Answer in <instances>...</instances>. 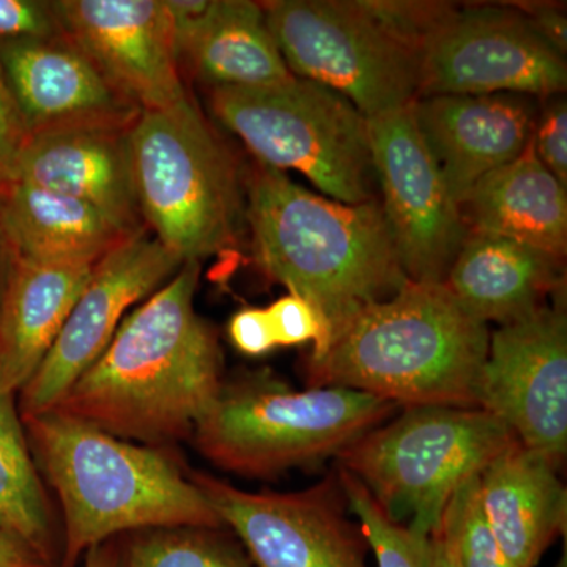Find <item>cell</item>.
I'll use <instances>...</instances> for the list:
<instances>
[{
  "label": "cell",
  "mask_w": 567,
  "mask_h": 567,
  "mask_svg": "<svg viewBox=\"0 0 567 567\" xmlns=\"http://www.w3.org/2000/svg\"><path fill=\"white\" fill-rule=\"evenodd\" d=\"M199 276L183 264L51 410L141 445L192 439L224 385L218 339L194 306Z\"/></svg>",
  "instance_id": "obj_1"
},
{
  "label": "cell",
  "mask_w": 567,
  "mask_h": 567,
  "mask_svg": "<svg viewBox=\"0 0 567 567\" xmlns=\"http://www.w3.org/2000/svg\"><path fill=\"white\" fill-rule=\"evenodd\" d=\"M244 188L256 264L322 320L324 342L311 354L358 312L410 281L379 200L354 205L317 196L257 162L244 174Z\"/></svg>",
  "instance_id": "obj_2"
},
{
  "label": "cell",
  "mask_w": 567,
  "mask_h": 567,
  "mask_svg": "<svg viewBox=\"0 0 567 567\" xmlns=\"http://www.w3.org/2000/svg\"><path fill=\"white\" fill-rule=\"evenodd\" d=\"M488 342V324L466 312L445 284L406 281L309 354L308 385L360 391L399 409H477Z\"/></svg>",
  "instance_id": "obj_3"
},
{
  "label": "cell",
  "mask_w": 567,
  "mask_h": 567,
  "mask_svg": "<svg viewBox=\"0 0 567 567\" xmlns=\"http://www.w3.org/2000/svg\"><path fill=\"white\" fill-rule=\"evenodd\" d=\"M22 420L37 468L62 506L63 567L126 532L224 527L192 476L163 451L55 410Z\"/></svg>",
  "instance_id": "obj_4"
},
{
  "label": "cell",
  "mask_w": 567,
  "mask_h": 567,
  "mask_svg": "<svg viewBox=\"0 0 567 567\" xmlns=\"http://www.w3.org/2000/svg\"><path fill=\"white\" fill-rule=\"evenodd\" d=\"M137 207L145 229L182 264L237 245L244 173L196 103L142 111L130 130Z\"/></svg>",
  "instance_id": "obj_5"
},
{
  "label": "cell",
  "mask_w": 567,
  "mask_h": 567,
  "mask_svg": "<svg viewBox=\"0 0 567 567\" xmlns=\"http://www.w3.org/2000/svg\"><path fill=\"white\" fill-rule=\"evenodd\" d=\"M399 406L334 386L292 390L274 375L224 382L194 429L196 450L224 472L270 480L323 464L393 417Z\"/></svg>",
  "instance_id": "obj_6"
},
{
  "label": "cell",
  "mask_w": 567,
  "mask_h": 567,
  "mask_svg": "<svg viewBox=\"0 0 567 567\" xmlns=\"http://www.w3.org/2000/svg\"><path fill=\"white\" fill-rule=\"evenodd\" d=\"M516 440L481 409L405 406L346 447L336 466L395 524L432 536L451 496Z\"/></svg>",
  "instance_id": "obj_7"
},
{
  "label": "cell",
  "mask_w": 567,
  "mask_h": 567,
  "mask_svg": "<svg viewBox=\"0 0 567 567\" xmlns=\"http://www.w3.org/2000/svg\"><path fill=\"white\" fill-rule=\"evenodd\" d=\"M210 104L257 163L297 171L338 203L377 200L369 118L341 93L292 76L264 87L212 89Z\"/></svg>",
  "instance_id": "obj_8"
},
{
  "label": "cell",
  "mask_w": 567,
  "mask_h": 567,
  "mask_svg": "<svg viewBox=\"0 0 567 567\" xmlns=\"http://www.w3.org/2000/svg\"><path fill=\"white\" fill-rule=\"evenodd\" d=\"M290 73L350 100L365 117L417 99L420 54L383 31L357 0L262 3Z\"/></svg>",
  "instance_id": "obj_9"
},
{
  "label": "cell",
  "mask_w": 567,
  "mask_h": 567,
  "mask_svg": "<svg viewBox=\"0 0 567 567\" xmlns=\"http://www.w3.org/2000/svg\"><path fill=\"white\" fill-rule=\"evenodd\" d=\"M192 480L254 567H369L371 551L338 470L297 492H249L197 473Z\"/></svg>",
  "instance_id": "obj_10"
},
{
  "label": "cell",
  "mask_w": 567,
  "mask_h": 567,
  "mask_svg": "<svg viewBox=\"0 0 567 567\" xmlns=\"http://www.w3.org/2000/svg\"><path fill=\"white\" fill-rule=\"evenodd\" d=\"M566 55L516 7L454 9L420 58L417 99L435 95H561Z\"/></svg>",
  "instance_id": "obj_11"
},
{
  "label": "cell",
  "mask_w": 567,
  "mask_h": 567,
  "mask_svg": "<svg viewBox=\"0 0 567 567\" xmlns=\"http://www.w3.org/2000/svg\"><path fill=\"white\" fill-rule=\"evenodd\" d=\"M476 405L507 425L522 445L561 470L567 454L565 293L491 334Z\"/></svg>",
  "instance_id": "obj_12"
},
{
  "label": "cell",
  "mask_w": 567,
  "mask_h": 567,
  "mask_svg": "<svg viewBox=\"0 0 567 567\" xmlns=\"http://www.w3.org/2000/svg\"><path fill=\"white\" fill-rule=\"evenodd\" d=\"M412 104L369 118L377 185L406 278L443 284L468 229L425 147Z\"/></svg>",
  "instance_id": "obj_13"
},
{
  "label": "cell",
  "mask_w": 567,
  "mask_h": 567,
  "mask_svg": "<svg viewBox=\"0 0 567 567\" xmlns=\"http://www.w3.org/2000/svg\"><path fill=\"white\" fill-rule=\"evenodd\" d=\"M147 233L134 235L95 264L50 352L21 390L22 417L58 404L110 346L126 312L181 270V259Z\"/></svg>",
  "instance_id": "obj_14"
},
{
  "label": "cell",
  "mask_w": 567,
  "mask_h": 567,
  "mask_svg": "<svg viewBox=\"0 0 567 567\" xmlns=\"http://www.w3.org/2000/svg\"><path fill=\"white\" fill-rule=\"evenodd\" d=\"M63 33L141 111L188 96L166 0H55Z\"/></svg>",
  "instance_id": "obj_15"
},
{
  "label": "cell",
  "mask_w": 567,
  "mask_h": 567,
  "mask_svg": "<svg viewBox=\"0 0 567 567\" xmlns=\"http://www.w3.org/2000/svg\"><path fill=\"white\" fill-rule=\"evenodd\" d=\"M0 65L31 134L74 126H130L141 115L140 107L65 33L0 44Z\"/></svg>",
  "instance_id": "obj_16"
},
{
  "label": "cell",
  "mask_w": 567,
  "mask_h": 567,
  "mask_svg": "<svg viewBox=\"0 0 567 567\" xmlns=\"http://www.w3.org/2000/svg\"><path fill=\"white\" fill-rule=\"evenodd\" d=\"M417 130L461 205L481 178L514 162L532 140L535 103L524 95H435L412 104Z\"/></svg>",
  "instance_id": "obj_17"
},
{
  "label": "cell",
  "mask_w": 567,
  "mask_h": 567,
  "mask_svg": "<svg viewBox=\"0 0 567 567\" xmlns=\"http://www.w3.org/2000/svg\"><path fill=\"white\" fill-rule=\"evenodd\" d=\"M132 126H74L31 134L13 182L82 200L128 233H144L134 189Z\"/></svg>",
  "instance_id": "obj_18"
},
{
  "label": "cell",
  "mask_w": 567,
  "mask_h": 567,
  "mask_svg": "<svg viewBox=\"0 0 567 567\" xmlns=\"http://www.w3.org/2000/svg\"><path fill=\"white\" fill-rule=\"evenodd\" d=\"M178 58L212 89L279 84L293 76L271 35L262 3L166 0Z\"/></svg>",
  "instance_id": "obj_19"
},
{
  "label": "cell",
  "mask_w": 567,
  "mask_h": 567,
  "mask_svg": "<svg viewBox=\"0 0 567 567\" xmlns=\"http://www.w3.org/2000/svg\"><path fill=\"white\" fill-rule=\"evenodd\" d=\"M558 473L516 439L477 475L484 517L511 567H536L566 535L567 491Z\"/></svg>",
  "instance_id": "obj_20"
},
{
  "label": "cell",
  "mask_w": 567,
  "mask_h": 567,
  "mask_svg": "<svg viewBox=\"0 0 567 567\" xmlns=\"http://www.w3.org/2000/svg\"><path fill=\"white\" fill-rule=\"evenodd\" d=\"M561 260L527 245L468 233L445 287L481 322H517L565 293Z\"/></svg>",
  "instance_id": "obj_21"
},
{
  "label": "cell",
  "mask_w": 567,
  "mask_h": 567,
  "mask_svg": "<svg viewBox=\"0 0 567 567\" xmlns=\"http://www.w3.org/2000/svg\"><path fill=\"white\" fill-rule=\"evenodd\" d=\"M93 267L13 257L0 290V388L17 393L32 379Z\"/></svg>",
  "instance_id": "obj_22"
},
{
  "label": "cell",
  "mask_w": 567,
  "mask_h": 567,
  "mask_svg": "<svg viewBox=\"0 0 567 567\" xmlns=\"http://www.w3.org/2000/svg\"><path fill=\"white\" fill-rule=\"evenodd\" d=\"M458 208L468 233L507 238L565 259L567 186L539 162L532 141L514 162L481 178Z\"/></svg>",
  "instance_id": "obj_23"
},
{
  "label": "cell",
  "mask_w": 567,
  "mask_h": 567,
  "mask_svg": "<svg viewBox=\"0 0 567 567\" xmlns=\"http://www.w3.org/2000/svg\"><path fill=\"white\" fill-rule=\"evenodd\" d=\"M0 196L14 256L32 262L95 265L137 235L92 205L29 183L11 182Z\"/></svg>",
  "instance_id": "obj_24"
},
{
  "label": "cell",
  "mask_w": 567,
  "mask_h": 567,
  "mask_svg": "<svg viewBox=\"0 0 567 567\" xmlns=\"http://www.w3.org/2000/svg\"><path fill=\"white\" fill-rule=\"evenodd\" d=\"M14 394L0 388V532L52 563L50 507Z\"/></svg>",
  "instance_id": "obj_25"
},
{
  "label": "cell",
  "mask_w": 567,
  "mask_h": 567,
  "mask_svg": "<svg viewBox=\"0 0 567 567\" xmlns=\"http://www.w3.org/2000/svg\"><path fill=\"white\" fill-rule=\"evenodd\" d=\"M121 567H254L218 529H152L121 555Z\"/></svg>",
  "instance_id": "obj_26"
},
{
  "label": "cell",
  "mask_w": 567,
  "mask_h": 567,
  "mask_svg": "<svg viewBox=\"0 0 567 567\" xmlns=\"http://www.w3.org/2000/svg\"><path fill=\"white\" fill-rule=\"evenodd\" d=\"M338 470L350 511L374 551L377 567H432L431 536L395 524L377 505L360 481Z\"/></svg>",
  "instance_id": "obj_27"
},
{
  "label": "cell",
  "mask_w": 567,
  "mask_h": 567,
  "mask_svg": "<svg viewBox=\"0 0 567 567\" xmlns=\"http://www.w3.org/2000/svg\"><path fill=\"white\" fill-rule=\"evenodd\" d=\"M434 535L458 567H511L484 517L477 476L466 480L451 496Z\"/></svg>",
  "instance_id": "obj_28"
},
{
  "label": "cell",
  "mask_w": 567,
  "mask_h": 567,
  "mask_svg": "<svg viewBox=\"0 0 567 567\" xmlns=\"http://www.w3.org/2000/svg\"><path fill=\"white\" fill-rule=\"evenodd\" d=\"M360 9L393 39L417 54L432 33L456 7L445 2H401V0H357Z\"/></svg>",
  "instance_id": "obj_29"
},
{
  "label": "cell",
  "mask_w": 567,
  "mask_h": 567,
  "mask_svg": "<svg viewBox=\"0 0 567 567\" xmlns=\"http://www.w3.org/2000/svg\"><path fill=\"white\" fill-rule=\"evenodd\" d=\"M62 35L54 2L0 0V44L50 40Z\"/></svg>",
  "instance_id": "obj_30"
},
{
  "label": "cell",
  "mask_w": 567,
  "mask_h": 567,
  "mask_svg": "<svg viewBox=\"0 0 567 567\" xmlns=\"http://www.w3.org/2000/svg\"><path fill=\"white\" fill-rule=\"evenodd\" d=\"M278 347L312 342V352L322 349L324 327L316 309L295 293H287L267 308Z\"/></svg>",
  "instance_id": "obj_31"
},
{
  "label": "cell",
  "mask_w": 567,
  "mask_h": 567,
  "mask_svg": "<svg viewBox=\"0 0 567 567\" xmlns=\"http://www.w3.org/2000/svg\"><path fill=\"white\" fill-rule=\"evenodd\" d=\"M532 145L539 162L567 186V104L565 96H550V102L536 114Z\"/></svg>",
  "instance_id": "obj_32"
},
{
  "label": "cell",
  "mask_w": 567,
  "mask_h": 567,
  "mask_svg": "<svg viewBox=\"0 0 567 567\" xmlns=\"http://www.w3.org/2000/svg\"><path fill=\"white\" fill-rule=\"evenodd\" d=\"M31 133L0 65V189L13 182Z\"/></svg>",
  "instance_id": "obj_33"
},
{
  "label": "cell",
  "mask_w": 567,
  "mask_h": 567,
  "mask_svg": "<svg viewBox=\"0 0 567 567\" xmlns=\"http://www.w3.org/2000/svg\"><path fill=\"white\" fill-rule=\"evenodd\" d=\"M233 344L248 357H262L276 349L274 327L267 308H244L229 322Z\"/></svg>",
  "instance_id": "obj_34"
},
{
  "label": "cell",
  "mask_w": 567,
  "mask_h": 567,
  "mask_svg": "<svg viewBox=\"0 0 567 567\" xmlns=\"http://www.w3.org/2000/svg\"><path fill=\"white\" fill-rule=\"evenodd\" d=\"M527 18L533 29L555 48L559 54L567 51V18L565 7L554 2H518L511 3Z\"/></svg>",
  "instance_id": "obj_35"
},
{
  "label": "cell",
  "mask_w": 567,
  "mask_h": 567,
  "mask_svg": "<svg viewBox=\"0 0 567 567\" xmlns=\"http://www.w3.org/2000/svg\"><path fill=\"white\" fill-rule=\"evenodd\" d=\"M0 567H52V563L18 537L0 532Z\"/></svg>",
  "instance_id": "obj_36"
},
{
  "label": "cell",
  "mask_w": 567,
  "mask_h": 567,
  "mask_svg": "<svg viewBox=\"0 0 567 567\" xmlns=\"http://www.w3.org/2000/svg\"><path fill=\"white\" fill-rule=\"evenodd\" d=\"M84 567H121V554L112 544L104 543L85 554Z\"/></svg>",
  "instance_id": "obj_37"
},
{
  "label": "cell",
  "mask_w": 567,
  "mask_h": 567,
  "mask_svg": "<svg viewBox=\"0 0 567 567\" xmlns=\"http://www.w3.org/2000/svg\"><path fill=\"white\" fill-rule=\"evenodd\" d=\"M13 248H11L9 234H7L6 223H3L2 196H0V290L9 275L10 265L13 262Z\"/></svg>",
  "instance_id": "obj_38"
},
{
  "label": "cell",
  "mask_w": 567,
  "mask_h": 567,
  "mask_svg": "<svg viewBox=\"0 0 567 567\" xmlns=\"http://www.w3.org/2000/svg\"><path fill=\"white\" fill-rule=\"evenodd\" d=\"M431 565L432 567H458L445 544L436 535L431 536Z\"/></svg>",
  "instance_id": "obj_39"
}]
</instances>
